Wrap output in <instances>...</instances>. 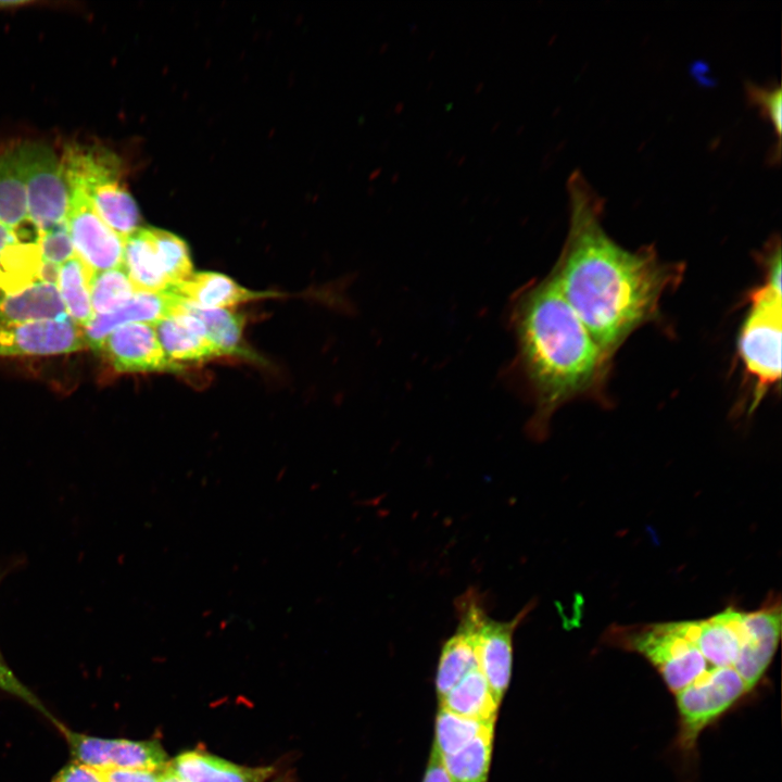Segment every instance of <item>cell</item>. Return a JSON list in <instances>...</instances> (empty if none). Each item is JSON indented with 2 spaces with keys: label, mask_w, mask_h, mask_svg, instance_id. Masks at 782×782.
I'll use <instances>...</instances> for the list:
<instances>
[{
  "label": "cell",
  "mask_w": 782,
  "mask_h": 782,
  "mask_svg": "<svg viewBox=\"0 0 782 782\" xmlns=\"http://www.w3.org/2000/svg\"><path fill=\"white\" fill-rule=\"evenodd\" d=\"M123 266L137 292H169L152 227H140L125 239Z\"/></svg>",
  "instance_id": "cell-18"
},
{
  "label": "cell",
  "mask_w": 782,
  "mask_h": 782,
  "mask_svg": "<svg viewBox=\"0 0 782 782\" xmlns=\"http://www.w3.org/2000/svg\"><path fill=\"white\" fill-rule=\"evenodd\" d=\"M781 282L770 279L749 294V310L741 327L737 350L755 382L751 409L781 378Z\"/></svg>",
  "instance_id": "cell-5"
},
{
  "label": "cell",
  "mask_w": 782,
  "mask_h": 782,
  "mask_svg": "<svg viewBox=\"0 0 782 782\" xmlns=\"http://www.w3.org/2000/svg\"><path fill=\"white\" fill-rule=\"evenodd\" d=\"M493 735L494 723H489L463 749L450 756H440L450 782H487Z\"/></svg>",
  "instance_id": "cell-23"
},
{
  "label": "cell",
  "mask_w": 782,
  "mask_h": 782,
  "mask_svg": "<svg viewBox=\"0 0 782 782\" xmlns=\"http://www.w3.org/2000/svg\"><path fill=\"white\" fill-rule=\"evenodd\" d=\"M70 319L56 285L36 281L0 298V325Z\"/></svg>",
  "instance_id": "cell-17"
},
{
  "label": "cell",
  "mask_w": 782,
  "mask_h": 782,
  "mask_svg": "<svg viewBox=\"0 0 782 782\" xmlns=\"http://www.w3.org/2000/svg\"><path fill=\"white\" fill-rule=\"evenodd\" d=\"M154 329L166 356L178 365L180 362H202L220 356L204 325L185 307L154 324Z\"/></svg>",
  "instance_id": "cell-14"
},
{
  "label": "cell",
  "mask_w": 782,
  "mask_h": 782,
  "mask_svg": "<svg viewBox=\"0 0 782 782\" xmlns=\"http://www.w3.org/2000/svg\"><path fill=\"white\" fill-rule=\"evenodd\" d=\"M185 311L197 317L220 356H245L242 346L243 318L228 308H202L186 303Z\"/></svg>",
  "instance_id": "cell-25"
},
{
  "label": "cell",
  "mask_w": 782,
  "mask_h": 782,
  "mask_svg": "<svg viewBox=\"0 0 782 782\" xmlns=\"http://www.w3.org/2000/svg\"><path fill=\"white\" fill-rule=\"evenodd\" d=\"M169 292L180 297L186 303L202 308H228L275 295L272 292L249 290L228 276L214 272L193 273L175 285Z\"/></svg>",
  "instance_id": "cell-15"
},
{
  "label": "cell",
  "mask_w": 782,
  "mask_h": 782,
  "mask_svg": "<svg viewBox=\"0 0 782 782\" xmlns=\"http://www.w3.org/2000/svg\"><path fill=\"white\" fill-rule=\"evenodd\" d=\"M478 667L475 635L471 625L459 618L456 633L443 645L436 677L441 699L467 672Z\"/></svg>",
  "instance_id": "cell-20"
},
{
  "label": "cell",
  "mask_w": 782,
  "mask_h": 782,
  "mask_svg": "<svg viewBox=\"0 0 782 782\" xmlns=\"http://www.w3.org/2000/svg\"><path fill=\"white\" fill-rule=\"evenodd\" d=\"M168 766L186 782H269L273 767H245L217 756L188 751L179 754Z\"/></svg>",
  "instance_id": "cell-16"
},
{
  "label": "cell",
  "mask_w": 782,
  "mask_h": 782,
  "mask_svg": "<svg viewBox=\"0 0 782 782\" xmlns=\"http://www.w3.org/2000/svg\"><path fill=\"white\" fill-rule=\"evenodd\" d=\"M60 163L71 191L81 193L121 238L125 240L140 228L138 205L119 180L115 155L96 147L71 146Z\"/></svg>",
  "instance_id": "cell-3"
},
{
  "label": "cell",
  "mask_w": 782,
  "mask_h": 782,
  "mask_svg": "<svg viewBox=\"0 0 782 782\" xmlns=\"http://www.w3.org/2000/svg\"><path fill=\"white\" fill-rule=\"evenodd\" d=\"M38 244L41 258L56 265H62L75 255L74 244L66 223L40 234Z\"/></svg>",
  "instance_id": "cell-30"
},
{
  "label": "cell",
  "mask_w": 782,
  "mask_h": 782,
  "mask_svg": "<svg viewBox=\"0 0 782 782\" xmlns=\"http://www.w3.org/2000/svg\"><path fill=\"white\" fill-rule=\"evenodd\" d=\"M152 232L164 273L173 288L193 274L188 245L169 231L152 227Z\"/></svg>",
  "instance_id": "cell-28"
},
{
  "label": "cell",
  "mask_w": 782,
  "mask_h": 782,
  "mask_svg": "<svg viewBox=\"0 0 782 782\" xmlns=\"http://www.w3.org/2000/svg\"><path fill=\"white\" fill-rule=\"evenodd\" d=\"M1 298V297H0Z\"/></svg>",
  "instance_id": "cell-40"
},
{
  "label": "cell",
  "mask_w": 782,
  "mask_h": 782,
  "mask_svg": "<svg viewBox=\"0 0 782 782\" xmlns=\"http://www.w3.org/2000/svg\"><path fill=\"white\" fill-rule=\"evenodd\" d=\"M14 151L26 188L29 220L40 234L66 223L72 192L54 152L38 143H25Z\"/></svg>",
  "instance_id": "cell-6"
},
{
  "label": "cell",
  "mask_w": 782,
  "mask_h": 782,
  "mask_svg": "<svg viewBox=\"0 0 782 782\" xmlns=\"http://www.w3.org/2000/svg\"><path fill=\"white\" fill-rule=\"evenodd\" d=\"M14 241H16L14 232L0 223V253L7 245L13 243Z\"/></svg>",
  "instance_id": "cell-36"
},
{
  "label": "cell",
  "mask_w": 782,
  "mask_h": 782,
  "mask_svg": "<svg viewBox=\"0 0 782 782\" xmlns=\"http://www.w3.org/2000/svg\"><path fill=\"white\" fill-rule=\"evenodd\" d=\"M531 607L526 606L510 621L500 622L485 614L477 591H467L456 601L458 617L472 627L478 667L499 704L510 680L514 630Z\"/></svg>",
  "instance_id": "cell-7"
},
{
  "label": "cell",
  "mask_w": 782,
  "mask_h": 782,
  "mask_svg": "<svg viewBox=\"0 0 782 782\" xmlns=\"http://www.w3.org/2000/svg\"><path fill=\"white\" fill-rule=\"evenodd\" d=\"M440 702V707L480 722H495L500 705L479 667L467 672Z\"/></svg>",
  "instance_id": "cell-19"
},
{
  "label": "cell",
  "mask_w": 782,
  "mask_h": 782,
  "mask_svg": "<svg viewBox=\"0 0 782 782\" xmlns=\"http://www.w3.org/2000/svg\"><path fill=\"white\" fill-rule=\"evenodd\" d=\"M749 691L733 668H717L676 693L679 746L685 752L693 749L699 733Z\"/></svg>",
  "instance_id": "cell-8"
},
{
  "label": "cell",
  "mask_w": 782,
  "mask_h": 782,
  "mask_svg": "<svg viewBox=\"0 0 782 782\" xmlns=\"http://www.w3.org/2000/svg\"><path fill=\"white\" fill-rule=\"evenodd\" d=\"M744 88L748 102L759 109V113L771 123L777 134V143L771 148L768 156V161L775 164L780 161L781 155V86L779 84L762 86L752 80H746Z\"/></svg>",
  "instance_id": "cell-29"
},
{
  "label": "cell",
  "mask_w": 782,
  "mask_h": 782,
  "mask_svg": "<svg viewBox=\"0 0 782 782\" xmlns=\"http://www.w3.org/2000/svg\"><path fill=\"white\" fill-rule=\"evenodd\" d=\"M92 274L88 266L75 254L60 266L56 281L67 316L81 328L93 317L90 294Z\"/></svg>",
  "instance_id": "cell-21"
},
{
  "label": "cell",
  "mask_w": 782,
  "mask_h": 782,
  "mask_svg": "<svg viewBox=\"0 0 782 782\" xmlns=\"http://www.w3.org/2000/svg\"><path fill=\"white\" fill-rule=\"evenodd\" d=\"M36 2L31 0H0V11L27 7Z\"/></svg>",
  "instance_id": "cell-37"
},
{
  "label": "cell",
  "mask_w": 782,
  "mask_h": 782,
  "mask_svg": "<svg viewBox=\"0 0 782 782\" xmlns=\"http://www.w3.org/2000/svg\"><path fill=\"white\" fill-rule=\"evenodd\" d=\"M42 263L38 241H20L0 253V292L11 294L38 281Z\"/></svg>",
  "instance_id": "cell-22"
},
{
  "label": "cell",
  "mask_w": 782,
  "mask_h": 782,
  "mask_svg": "<svg viewBox=\"0 0 782 782\" xmlns=\"http://www.w3.org/2000/svg\"><path fill=\"white\" fill-rule=\"evenodd\" d=\"M569 228L551 270L559 288L605 356L611 361L641 326L659 317L660 299L676 288L684 265L663 261L654 244L635 251L605 230V199L581 171L567 180Z\"/></svg>",
  "instance_id": "cell-1"
},
{
  "label": "cell",
  "mask_w": 782,
  "mask_h": 782,
  "mask_svg": "<svg viewBox=\"0 0 782 782\" xmlns=\"http://www.w3.org/2000/svg\"><path fill=\"white\" fill-rule=\"evenodd\" d=\"M28 220L26 188L14 150L0 154V223L11 231Z\"/></svg>",
  "instance_id": "cell-24"
},
{
  "label": "cell",
  "mask_w": 782,
  "mask_h": 782,
  "mask_svg": "<svg viewBox=\"0 0 782 782\" xmlns=\"http://www.w3.org/2000/svg\"><path fill=\"white\" fill-rule=\"evenodd\" d=\"M60 265L42 261L39 269L38 281L56 285Z\"/></svg>",
  "instance_id": "cell-35"
},
{
  "label": "cell",
  "mask_w": 782,
  "mask_h": 782,
  "mask_svg": "<svg viewBox=\"0 0 782 782\" xmlns=\"http://www.w3.org/2000/svg\"><path fill=\"white\" fill-rule=\"evenodd\" d=\"M160 782H186L168 765L160 772Z\"/></svg>",
  "instance_id": "cell-38"
},
{
  "label": "cell",
  "mask_w": 782,
  "mask_h": 782,
  "mask_svg": "<svg viewBox=\"0 0 782 782\" xmlns=\"http://www.w3.org/2000/svg\"><path fill=\"white\" fill-rule=\"evenodd\" d=\"M56 727L68 744L73 760L96 770L146 769L162 771L168 765L163 746L155 740L103 739L75 732L60 722Z\"/></svg>",
  "instance_id": "cell-9"
},
{
  "label": "cell",
  "mask_w": 782,
  "mask_h": 782,
  "mask_svg": "<svg viewBox=\"0 0 782 782\" xmlns=\"http://www.w3.org/2000/svg\"><path fill=\"white\" fill-rule=\"evenodd\" d=\"M51 782H103V780L98 770L73 760L65 765Z\"/></svg>",
  "instance_id": "cell-33"
},
{
  "label": "cell",
  "mask_w": 782,
  "mask_h": 782,
  "mask_svg": "<svg viewBox=\"0 0 782 782\" xmlns=\"http://www.w3.org/2000/svg\"><path fill=\"white\" fill-rule=\"evenodd\" d=\"M605 642L648 660L674 694L714 670L685 634L681 621L613 626Z\"/></svg>",
  "instance_id": "cell-4"
},
{
  "label": "cell",
  "mask_w": 782,
  "mask_h": 782,
  "mask_svg": "<svg viewBox=\"0 0 782 782\" xmlns=\"http://www.w3.org/2000/svg\"><path fill=\"white\" fill-rule=\"evenodd\" d=\"M510 321L534 407L529 433L540 440L558 408L603 391L611 361L570 306L552 272L514 297Z\"/></svg>",
  "instance_id": "cell-2"
},
{
  "label": "cell",
  "mask_w": 782,
  "mask_h": 782,
  "mask_svg": "<svg viewBox=\"0 0 782 782\" xmlns=\"http://www.w3.org/2000/svg\"><path fill=\"white\" fill-rule=\"evenodd\" d=\"M86 348L83 328L71 319L0 325V357L58 355Z\"/></svg>",
  "instance_id": "cell-11"
},
{
  "label": "cell",
  "mask_w": 782,
  "mask_h": 782,
  "mask_svg": "<svg viewBox=\"0 0 782 782\" xmlns=\"http://www.w3.org/2000/svg\"><path fill=\"white\" fill-rule=\"evenodd\" d=\"M272 782H281L279 779H275Z\"/></svg>",
  "instance_id": "cell-39"
},
{
  "label": "cell",
  "mask_w": 782,
  "mask_h": 782,
  "mask_svg": "<svg viewBox=\"0 0 782 782\" xmlns=\"http://www.w3.org/2000/svg\"><path fill=\"white\" fill-rule=\"evenodd\" d=\"M103 782H160V772L146 769L98 770Z\"/></svg>",
  "instance_id": "cell-32"
},
{
  "label": "cell",
  "mask_w": 782,
  "mask_h": 782,
  "mask_svg": "<svg viewBox=\"0 0 782 782\" xmlns=\"http://www.w3.org/2000/svg\"><path fill=\"white\" fill-rule=\"evenodd\" d=\"M136 292L124 266L93 273L90 281L93 315L113 312Z\"/></svg>",
  "instance_id": "cell-26"
},
{
  "label": "cell",
  "mask_w": 782,
  "mask_h": 782,
  "mask_svg": "<svg viewBox=\"0 0 782 782\" xmlns=\"http://www.w3.org/2000/svg\"><path fill=\"white\" fill-rule=\"evenodd\" d=\"M422 782H450L442 766L440 755L433 748Z\"/></svg>",
  "instance_id": "cell-34"
},
{
  "label": "cell",
  "mask_w": 782,
  "mask_h": 782,
  "mask_svg": "<svg viewBox=\"0 0 782 782\" xmlns=\"http://www.w3.org/2000/svg\"><path fill=\"white\" fill-rule=\"evenodd\" d=\"M122 374L178 371L181 366L165 354L152 324L134 323L113 330L101 350Z\"/></svg>",
  "instance_id": "cell-12"
},
{
  "label": "cell",
  "mask_w": 782,
  "mask_h": 782,
  "mask_svg": "<svg viewBox=\"0 0 782 782\" xmlns=\"http://www.w3.org/2000/svg\"><path fill=\"white\" fill-rule=\"evenodd\" d=\"M71 192L66 225L75 254L92 273L123 266L125 240L104 224L81 193Z\"/></svg>",
  "instance_id": "cell-10"
},
{
  "label": "cell",
  "mask_w": 782,
  "mask_h": 782,
  "mask_svg": "<svg viewBox=\"0 0 782 782\" xmlns=\"http://www.w3.org/2000/svg\"><path fill=\"white\" fill-rule=\"evenodd\" d=\"M489 723L457 716L440 707L436 719L434 749L441 756H450L463 749Z\"/></svg>",
  "instance_id": "cell-27"
},
{
  "label": "cell",
  "mask_w": 782,
  "mask_h": 782,
  "mask_svg": "<svg viewBox=\"0 0 782 782\" xmlns=\"http://www.w3.org/2000/svg\"><path fill=\"white\" fill-rule=\"evenodd\" d=\"M186 302L171 292H136L111 313L93 315L83 328L87 348L100 351L106 337L116 328L134 324H156L181 312Z\"/></svg>",
  "instance_id": "cell-13"
},
{
  "label": "cell",
  "mask_w": 782,
  "mask_h": 782,
  "mask_svg": "<svg viewBox=\"0 0 782 782\" xmlns=\"http://www.w3.org/2000/svg\"><path fill=\"white\" fill-rule=\"evenodd\" d=\"M0 576V583H1ZM0 690L9 693L26 704L30 705L35 709L39 710L46 717L52 719L53 723L56 720L49 714L45 708L43 704L36 697V695L15 676L11 668L7 665L1 652H0Z\"/></svg>",
  "instance_id": "cell-31"
}]
</instances>
